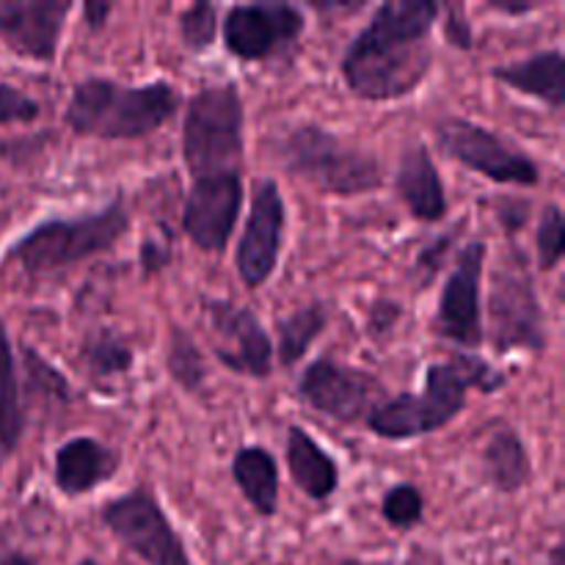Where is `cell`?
Returning <instances> with one entry per match:
<instances>
[{
    "label": "cell",
    "instance_id": "6da1fadb",
    "mask_svg": "<svg viewBox=\"0 0 565 565\" xmlns=\"http://www.w3.org/2000/svg\"><path fill=\"white\" fill-rule=\"evenodd\" d=\"M439 3L434 0H395L379 6L370 25L342 55V77L362 99L386 103L417 92L430 70L428 33Z\"/></svg>",
    "mask_w": 565,
    "mask_h": 565
},
{
    "label": "cell",
    "instance_id": "7a4b0ae2",
    "mask_svg": "<svg viewBox=\"0 0 565 565\" xmlns=\"http://www.w3.org/2000/svg\"><path fill=\"white\" fill-rule=\"evenodd\" d=\"M505 386V375L478 356H456L428 367L425 390L419 395H401L379 403L367 414V425L375 436L390 441L417 439L445 428L467 406V392L478 390L494 395Z\"/></svg>",
    "mask_w": 565,
    "mask_h": 565
},
{
    "label": "cell",
    "instance_id": "3957f363",
    "mask_svg": "<svg viewBox=\"0 0 565 565\" xmlns=\"http://www.w3.org/2000/svg\"><path fill=\"white\" fill-rule=\"evenodd\" d=\"M180 108V94L171 83L154 81L143 86L92 77L72 92L64 121L77 136L141 138L158 130Z\"/></svg>",
    "mask_w": 565,
    "mask_h": 565
},
{
    "label": "cell",
    "instance_id": "277c9868",
    "mask_svg": "<svg viewBox=\"0 0 565 565\" xmlns=\"http://www.w3.org/2000/svg\"><path fill=\"white\" fill-rule=\"evenodd\" d=\"M279 158L287 171L315 182L323 193L356 196L384 185V171L373 154L318 125L292 127L279 143Z\"/></svg>",
    "mask_w": 565,
    "mask_h": 565
},
{
    "label": "cell",
    "instance_id": "5b68a950",
    "mask_svg": "<svg viewBox=\"0 0 565 565\" xmlns=\"http://www.w3.org/2000/svg\"><path fill=\"white\" fill-rule=\"evenodd\" d=\"M127 226L130 221H127L125 204L114 202L92 215L44 221L17 241L9 257L17 259L28 274H55L81 259L108 252L125 235Z\"/></svg>",
    "mask_w": 565,
    "mask_h": 565
},
{
    "label": "cell",
    "instance_id": "8992f818",
    "mask_svg": "<svg viewBox=\"0 0 565 565\" xmlns=\"http://www.w3.org/2000/svg\"><path fill=\"white\" fill-rule=\"evenodd\" d=\"M182 154L196 180L237 171L243 158V99L235 83L207 86L191 99L182 127Z\"/></svg>",
    "mask_w": 565,
    "mask_h": 565
},
{
    "label": "cell",
    "instance_id": "52a82bcc",
    "mask_svg": "<svg viewBox=\"0 0 565 565\" xmlns=\"http://www.w3.org/2000/svg\"><path fill=\"white\" fill-rule=\"evenodd\" d=\"M489 320L497 353H508L513 348H527L539 353L546 348L544 312H541L524 254L511 252L494 270Z\"/></svg>",
    "mask_w": 565,
    "mask_h": 565
},
{
    "label": "cell",
    "instance_id": "ba28073f",
    "mask_svg": "<svg viewBox=\"0 0 565 565\" xmlns=\"http://www.w3.org/2000/svg\"><path fill=\"white\" fill-rule=\"evenodd\" d=\"M103 522L121 546L147 565H193L185 544L149 489H136L108 502Z\"/></svg>",
    "mask_w": 565,
    "mask_h": 565
},
{
    "label": "cell",
    "instance_id": "9c48e42d",
    "mask_svg": "<svg viewBox=\"0 0 565 565\" xmlns=\"http://www.w3.org/2000/svg\"><path fill=\"white\" fill-rule=\"evenodd\" d=\"M439 147L450 158L461 160L467 169L480 171L483 177L505 185H535L539 182V166L522 152L511 147L502 136L480 127L469 119L447 116L436 125Z\"/></svg>",
    "mask_w": 565,
    "mask_h": 565
},
{
    "label": "cell",
    "instance_id": "30bf717a",
    "mask_svg": "<svg viewBox=\"0 0 565 565\" xmlns=\"http://www.w3.org/2000/svg\"><path fill=\"white\" fill-rule=\"evenodd\" d=\"M207 323L215 359L232 373L268 379L274 370V342L257 315L230 301H207Z\"/></svg>",
    "mask_w": 565,
    "mask_h": 565
},
{
    "label": "cell",
    "instance_id": "8fae6325",
    "mask_svg": "<svg viewBox=\"0 0 565 565\" xmlns=\"http://www.w3.org/2000/svg\"><path fill=\"white\" fill-rule=\"evenodd\" d=\"M296 390L307 406L337 423H353L370 414L375 408V397L381 395V384L373 375L331 359H318L309 364Z\"/></svg>",
    "mask_w": 565,
    "mask_h": 565
},
{
    "label": "cell",
    "instance_id": "7c38bea8",
    "mask_svg": "<svg viewBox=\"0 0 565 565\" xmlns=\"http://www.w3.org/2000/svg\"><path fill=\"white\" fill-rule=\"evenodd\" d=\"M303 33V14L290 3L232 6L224 20V44L243 61H265L290 47Z\"/></svg>",
    "mask_w": 565,
    "mask_h": 565
},
{
    "label": "cell",
    "instance_id": "4fadbf2b",
    "mask_svg": "<svg viewBox=\"0 0 565 565\" xmlns=\"http://www.w3.org/2000/svg\"><path fill=\"white\" fill-rule=\"evenodd\" d=\"M243 204V182L237 171L199 177L182 210V230L202 252L221 254L235 230Z\"/></svg>",
    "mask_w": 565,
    "mask_h": 565
},
{
    "label": "cell",
    "instance_id": "5bb4252c",
    "mask_svg": "<svg viewBox=\"0 0 565 565\" xmlns=\"http://www.w3.org/2000/svg\"><path fill=\"white\" fill-rule=\"evenodd\" d=\"M285 199L274 180L254 182L252 210L237 246V274L248 287H263L276 268L285 237Z\"/></svg>",
    "mask_w": 565,
    "mask_h": 565
},
{
    "label": "cell",
    "instance_id": "9a60e30c",
    "mask_svg": "<svg viewBox=\"0 0 565 565\" xmlns=\"http://www.w3.org/2000/svg\"><path fill=\"white\" fill-rule=\"evenodd\" d=\"M486 265V243L472 241L461 254L441 290L439 312H436V334L461 348H478L483 342L480 323V276Z\"/></svg>",
    "mask_w": 565,
    "mask_h": 565
},
{
    "label": "cell",
    "instance_id": "2e32d148",
    "mask_svg": "<svg viewBox=\"0 0 565 565\" xmlns=\"http://www.w3.org/2000/svg\"><path fill=\"white\" fill-rule=\"evenodd\" d=\"M72 0H0V39L17 55L53 61Z\"/></svg>",
    "mask_w": 565,
    "mask_h": 565
},
{
    "label": "cell",
    "instance_id": "e0dca14e",
    "mask_svg": "<svg viewBox=\"0 0 565 565\" xmlns=\"http://www.w3.org/2000/svg\"><path fill=\"white\" fill-rule=\"evenodd\" d=\"M119 469V456L92 436H75L55 452V486L61 494L81 497L110 480Z\"/></svg>",
    "mask_w": 565,
    "mask_h": 565
},
{
    "label": "cell",
    "instance_id": "ac0fdd59",
    "mask_svg": "<svg viewBox=\"0 0 565 565\" xmlns=\"http://www.w3.org/2000/svg\"><path fill=\"white\" fill-rule=\"evenodd\" d=\"M395 185L406 207L419 221H439L447 213L445 185H441L439 171H436L434 160L423 143L408 147L403 152Z\"/></svg>",
    "mask_w": 565,
    "mask_h": 565
},
{
    "label": "cell",
    "instance_id": "d6986e66",
    "mask_svg": "<svg viewBox=\"0 0 565 565\" xmlns=\"http://www.w3.org/2000/svg\"><path fill=\"white\" fill-rule=\"evenodd\" d=\"M287 469L290 478L309 500H329L340 486V469L337 461L301 428L292 425L287 434Z\"/></svg>",
    "mask_w": 565,
    "mask_h": 565
},
{
    "label": "cell",
    "instance_id": "ffe728a7",
    "mask_svg": "<svg viewBox=\"0 0 565 565\" xmlns=\"http://www.w3.org/2000/svg\"><path fill=\"white\" fill-rule=\"evenodd\" d=\"M494 77L516 92L552 105L555 110L565 105V61L561 50H546V53H535L533 58L497 66Z\"/></svg>",
    "mask_w": 565,
    "mask_h": 565
},
{
    "label": "cell",
    "instance_id": "44dd1931",
    "mask_svg": "<svg viewBox=\"0 0 565 565\" xmlns=\"http://www.w3.org/2000/svg\"><path fill=\"white\" fill-rule=\"evenodd\" d=\"M232 478L259 516H274L279 505V469L263 447H243L232 458Z\"/></svg>",
    "mask_w": 565,
    "mask_h": 565
},
{
    "label": "cell",
    "instance_id": "7402d4cb",
    "mask_svg": "<svg viewBox=\"0 0 565 565\" xmlns=\"http://www.w3.org/2000/svg\"><path fill=\"white\" fill-rule=\"evenodd\" d=\"M486 478L491 486L505 494L522 491L533 480V463H530L527 447L513 430H497L483 452Z\"/></svg>",
    "mask_w": 565,
    "mask_h": 565
},
{
    "label": "cell",
    "instance_id": "603a6c76",
    "mask_svg": "<svg viewBox=\"0 0 565 565\" xmlns=\"http://www.w3.org/2000/svg\"><path fill=\"white\" fill-rule=\"evenodd\" d=\"M22 428H25V417H22L20 386H17L14 351L0 320V447L6 452H14V447L20 445Z\"/></svg>",
    "mask_w": 565,
    "mask_h": 565
},
{
    "label": "cell",
    "instance_id": "cb8c5ba5",
    "mask_svg": "<svg viewBox=\"0 0 565 565\" xmlns=\"http://www.w3.org/2000/svg\"><path fill=\"white\" fill-rule=\"evenodd\" d=\"M326 320H329V312L323 303H309V307L292 312L290 318L279 320V362L285 367H292L307 356L312 342L326 329Z\"/></svg>",
    "mask_w": 565,
    "mask_h": 565
},
{
    "label": "cell",
    "instance_id": "d4e9b609",
    "mask_svg": "<svg viewBox=\"0 0 565 565\" xmlns=\"http://www.w3.org/2000/svg\"><path fill=\"white\" fill-rule=\"evenodd\" d=\"M81 359L92 379H116L130 373L132 351L125 337L110 329H97L86 337L81 348Z\"/></svg>",
    "mask_w": 565,
    "mask_h": 565
},
{
    "label": "cell",
    "instance_id": "484cf974",
    "mask_svg": "<svg viewBox=\"0 0 565 565\" xmlns=\"http://www.w3.org/2000/svg\"><path fill=\"white\" fill-rule=\"evenodd\" d=\"M166 364H169V373L182 390L196 392L202 390L204 379H207V362H204L202 351L193 342V337L188 331L174 329L169 337V356H166Z\"/></svg>",
    "mask_w": 565,
    "mask_h": 565
},
{
    "label": "cell",
    "instance_id": "4316f807",
    "mask_svg": "<svg viewBox=\"0 0 565 565\" xmlns=\"http://www.w3.org/2000/svg\"><path fill=\"white\" fill-rule=\"evenodd\" d=\"M215 31H218V9L207 0L202 3H193L191 9L182 11L180 17V36L185 42V47L191 50H207L213 44Z\"/></svg>",
    "mask_w": 565,
    "mask_h": 565
},
{
    "label": "cell",
    "instance_id": "83f0119b",
    "mask_svg": "<svg viewBox=\"0 0 565 565\" xmlns=\"http://www.w3.org/2000/svg\"><path fill=\"white\" fill-rule=\"evenodd\" d=\"M381 511H384L386 522L395 524V527H414V524H419V519H423L425 500L423 494H419L417 486L401 483L395 486V489L386 491Z\"/></svg>",
    "mask_w": 565,
    "mask_h": 565
},
{
    "label": "cell",
    "instance_id": "f1b7e54d",
    "mask_svg": "<svg viewBox=\"0 0 565 565\" xmlns=\"http://www.w3.org/2000/svg\"><path fill=\"white\" fill-rule=\"evenodd\" d=\"M25 370H28V390L39 392L53 403L70 401V384L61 373H55L36 351L25 348Z\"/></svg>",
    "mask_w": 565,
    "mask_h": 565
},
{
    "label": "cell",
    "instance_id": "f546056e",
    "mask_svg": "<svg viewBox=\"0 0 565 565\" xmlns=\"http://www.w3.org/2000/svg\"><path fill=\"white\" fill-rule=\"evenodd\" d=\"M563 210L557 204H546L539 224V265L541 270H552L563 257Z\"/></svg>",
    "mask_w": 565,
    "mask_h": 565
},
{
    "label": "cell",
    "instance_id": "4dcf8cb0",
    "mask_svg": "<svg viewBox=\"0 0 565 565\" xmlns=\"http://www.w3.org/2000/svg\"><path fill=\"white\" fill-rule=\"evenodd\" d=\"M39 116V105L22 92H17L9 83H0V127L3 125H22L33 121Z\"/></svg>",
    "mask_w": 565,
    "mask_h": 565
},
{
    "label": "cell",
    "instance_id": "1f68e13d",
    "mask_svg": "<svg viewBox=\"0 0 565 565\" xmlns=\"http://www.w3.org/2000/svg\"><path fill=\"white\" fill-rule=\"evenodd\" d=\"M445 36L450 39V44H456V47H461V50L472 47V28H469V22L463 20L461 9H456V6H450V9H447Z\"/></svg>",
    "mask_w": 565,
    "mask_h": 565
},
{
    "label": "cell",
    "instance_id": "d6a6232c",
    "mask_svg": "<svg viewBox=\"0 0 565 565\" xmlns=\"http://www.w3.org/2000/svg\"><path fill=\"white\" fill-rule=\"evenodd\" d=\"M447 246H450V237H439V241H436L434 246H428L423 254H419L417 268L425 274V281H430L436 274H439L441 257H445Z\"/></svg>",
    "mask_w": 565,
    "mask_h": 565
},
{
    "label": "cell",
    "instance_id": "836d02e7",
    "mask_svg": "<svg viewBox=\"0 0 565 565\" xmlns=\"http://www.w3.org/2000/svg\"><path fill=\"white\" fill-rule=\"evenodd\" d=\"M171 259V246L158 241H143L141 246V265H143V274H154V270L166 268Z\"/></svg>",
    "mask_w": 565,
    "mask_h": 565
},
{
    "label": "cell",
    "instance_id": "e575fe53",
    "mask_svg": "<svg viewBox=\"0 0 565 565\" xmlns=\"http://www.w3.org/2000/svg\"><path fill=\"white\" fill-rule=\"evenodd\" d=\"M489 9L500 11V14L522 17V14H530V11L541 9V0H489Z\"/></svg>",
    "mask_w": 565,
    "mask_h": 565
},
{
    "label": "cell",
    "instance_id": "d590c367",
    "mask_svg": "<svg viewBox=\"0 0 565 565\" xmlns=\"http://www.w3.org/2000/svg\"><path fill=\"white\" fill-rule=\"evenodd\" d=\"M110 9H114V6H110L108 0H105V3L103 0H88V3H83V17H86L88 28H92V31H97L99 25H105Z\"/></svg>",
    "mask_w": 565,
    "mask_h": 565
},
{
    "label": "cell",
    "instance_id": "8d00e7d4",
    "mask_svg": "<svg viewBox=\"0 0 565 565\" xmlns=\"http://www.w3.org/2000/svg\"><path fill=\"white\" fill-rule=\"evenodd\" d=\"M0 565H33L31 557L20 555V552H11V555H6L3 561H0Z\"/></svg>",
    "mask_w": 565,
    "mask_h": 565
},
{
    "label": "cell",
    "instance_id": "74e56055",
    "mask_svg": "<svg viewBox=\"0 0 565 565\" xmlns=\"http://www.w3.org/2000/svg\"><path fill=\"white\" fill-rule=\"evenodd\" d=\"M546 565H565V550H563V544H557L555 550L550 552V563Z\"/></svg>",
    "mask_w": 565,
    "mask_h": 565
},
{
    "label": "cell",
    "instance_id": "f35d334b",
    "mask_svg": "<svg viewBox=\"0 0 565 565\" xmlns=\"http://www.w3.org/2000/svg\"><path fill=\"white\" fill-rule=\"evenodd\" d=\"M342 565H384V563H362V561H345Z\"/></svg>",
    "mask_w": 565,
    "mask_h": 565
},
{
    "label": "cell",
    "instance_id": "ab89813d",
    "mask_svg": "<svg viewBox=\"0 0 565 565\" xmlns=\"http://www.w3.org/2000/svg\"><path fill=\"white\" fill-rule=\"evenodd\" d=\"M77 565H99L97 561H92V557H86V561H81Z\"/></svg>",
    "mask_w": 565,
    "mask_h": 565
}]
</instances>
